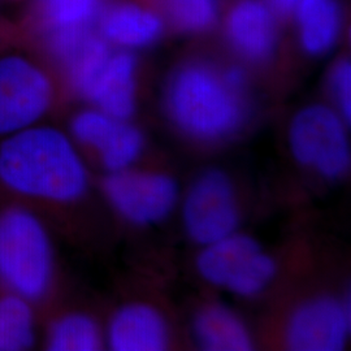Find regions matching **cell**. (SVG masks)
Segmentation results:
<instances>
[{
    "label": "cell",
    "instance_id": "obj_1",
    "mask_svg": "<svg viewBox=\"0 0 351 351\" xmlns=\"http://www.w3.org/2000/svg\"><path fill=\"white\" fill-rule=\"evenodd\" d=\"M164 108L189 138L206 143L230 138L249 119L246 75L234 65L191 59L169 75Z\"/></svg>",
    "mask_w": 351,
    "mask_h": 351
},
{
    "label": "cell",
    "instance_id": "obj_2",
    "mask_svg": "<svg viewBox=\"0 0 351 351\" xmlns=\"http://www.w3.org/2000/svg\"><path fill=\"white\" fill-rule=\"evenodd\" d=\"M75 141L51 126H29L0 143V182L26 198L73 203L88 189Z\"/></svg>",
    "mask_w": 351,
    "mask_h": 351
},
{
    "label": "cell",
    "instance_id": "obj_3",
    "mask_svg": "<svg viewBox=\"0 0 351 351\" xmlns=\"http://www.w3.org/2000/svg\"><path fill=\"white\" fill-rule=\"evenodd\" d=\"M53 249L37 215L11 207L0 213V282L26 301L43 298L52 285Z\"/></svg>",
    "mask_w": 351,
    "mask_h": 351
},
{
    "label": "cell",
    "instance_id": "obj_4",
    "mask_svg": "<svg viewBox=\"0 0 351 351\" xmlns=\"http://www.w3.org/2000/svg\"><path fill=\"white\" fill-rule=\"evenodd\" d=\"M348 123L335 108L307 106L289 126V149L294 160L316 176L336 181L350 169Z\"/></svg>",
    "mask_w": 351,
    "mask_h": 351
},
{
    "label": "cell",
    "instance_id": "obj_5",
    "mask_svg": "<svg viewBox=\"0 0 351 351\" xmlns=\"http://www.w3.org/2000/svg\"><path fill=\"white\" fill-rule=\"evenodd\" d=\"M197 269L208 284L243 298L263 293L277 274L275 259L262 245L237 232L203 246Z\"/></svg>",
    "mask_w": 351,
    "mask_h": 351
},
{
    "label": "cell",
    "instance_id": "obj_6",
    "mask_svg": "<svg viewBox=\"0 0 351 351\" xmlns=\"http://www.w3.org/2000/svg\"><path fill=\"white\" fill-rule=\"evenodd\" d=\"M182 223L190 239L202 246L237 232L239 199L224 171L207 169L193 181L182 199Z\"/></svg>",
    "mask_w": 351,
    "mask_h": 351
},
{
    "label": "cell",
    "instance_id": "obj_7",
    "mask_svg": "<svg viewBox=\"0 0 351 351\" xmlns=\"http://www.w3.org/2000/svg\"><path fill=\"white\" fill-rule=\"evenodd\" d=\"M103 193L116 213L139 226L162 223L180 201V189L173 177L133 167L108 173Z\"/></svg>",
    "mask_w": 351,
    "mask_h": 351
},
{
    "label": "cell",
    "instance_id": "obj_8",
    "mask_svg": "<svg viewBox=\"0 0 351 351\" xmlns=\"http://www.w3.org/2000/svg\"><path fill=\"white\" fill-rule=\"evenodd\" d=\"M52 97L50 78L37 65L20 56L0 59V138L36 125Z\"/></svg>",
    "mask_w": 351,
    "mask_h": 351
},
{
    "label": "cell",
    "instance_id": "obj_9",
    "mask_svg": "<svg viewBox=\"0 0 351 351\" xmlns=\"http://www.w3.org/2000/svg\"><path fill=\"white\" fill-rule=\"evenodd\" d=\"M71 133L77 143L97 154L108 173L132 168L145 150V137L137 126L98 108L77 113Z\"/></svg>",
    "mask_w": 351,
    "mask_h": 351
},
{
    "label": "cell",
    "instance_id": "obj_10",
    "mask_svg": "<svg viewBox=\"0 0 351 351\" xmlns=\"http://www.w3.org/2000/svg\"><path fill=\"white\" fill-rule=\"evenodd\" d=\"M349 302L323 295L304 302L289 319L285 341L290 350H343L350 336Z\"/></svg>",
    "mask_w": 351,
    "mask_h": 351
},
{
    "label": "cell",
    "instance_id": "obj_11",
    "mask_svg": "<svg viewBox=\"0 0 351 351\" xmlns=\"http://www.w3.org/2000/svg\"><path fill=\"white\" fill-rule=\"evenodd\" d=\"M226 36L232 50L245 62L265 63L277 46L272 11L261 0H236L226 16Z\"/></svg>",
    "mask_w": 351,
    "mask_h": 351
},
{
    "label": "cell",
    "instance_id": "obj_12",
    "mask_svg": "<svg viewBox=\"0 0 351 351\" xmlns=\"http://www.w3.org/2000/svg\"><path fill=\"white\" fill-rule=\"evenodd\" d=\"M104 341L114 351H163L169 346L171 330L158 308L129 303L112 315Z\"/></svg>",
    "mask_w": 351,
    "mask_h": 351
},
{
    "label": "cell",
    "instance_id": "obj_13",
    "mask_svg": "<svg viewBox=\"0 0 351 351\" xmlns=\"http://www.w3.org/2000/svg\"><path fill=\"white\" fill-rule=\"evenodd\" d=\"M103 112L129 120L137 106V60L129 52L111 53L86 95Z\"/></svg>",
    "mask_w": 351,
    "mask_h": 351
},
{
    "label": "cell",
    "instance_id": "obj_14",
    "mask_svg": "<svg viewBox=\"0 0 351 351\" xmlns=\"http://www.w3.org/2000/svg\"><path fill=\"white\" fill-rule=\"evenodd\" d=\"M103 37L126 49H142L163 34V20L150 8L134 3H119L103 13Z\"/></svg>",
    "mask_w": 351,
    "mask_h": 351
},
{
    "label": "cell",
    "instance_id": "obj_15",
    "mask_svg": "<svg viewBox=\"0 0 351 351\" xmlns=\"http://www.w3.org/2000/svg\"><path fill=\"white\" fill-rule=\"evenodd\" d=\"M193 335L203 350L247 351L254 349L250 329L233 310L208 304L193 322Z\"/></svg>",
    "mask_w": 351,
    "mask_h": 351
},
{
    "label": "cell",
    "instance_id": "obj_16",
    "mask_svg": "<svg viewBox=\"0 0 351 351\" xmlns=\"http://www.w3.org/2000/svg\"><path fill=\"white\" fill-rule=\"evenodd\" d=\"M295 10L302 49L313 56L326 55L339 39V3L336 0H298Z\"/></svg>",
    "mask_w": 351,
    "mask_h": 351
},
{
    "label": "cell",
    "instance_id": "obj_17",
    "mask_svg": "<svg viewBox=\"0 0 351 351\" xmlns=\"http://www.w3.org/2000/svg\"><path fill=\"white\" fill-rule=\"evenodd\" d=\"M101 326L90 315L72 313L55 320L47 335L52 351H97L104 343Z\"/></svg>",
    "mask_w": 351,
    "mask_h": 351
},
{
    "label": "cell",
    "instance_id": "obj_18",
    "mask_svg": "<svg viewBox=\"0 0 351 351\" xmlns=\"http://www.w3.org/2000/svg\"><path fill=\"white\" fill-rule=\"evenodd\" d=\"M36 339L34 314L30 302L7 294L0 298V351L30 349Z\"/></svg>",
    "mask_w": 351,
    "mask_h": 351
},
{
    "label": "cell",
    "instance_id": "obj_19",
    "mask_svg": "<svg viewBox=\"0 0 351 351\" xmlns=\"http://www.w3.org/2000/svg\"><path fill=\"white\" fill-rule=\"evenodd\" d=\"M169 24L182 33L210 30L217 19L219 0H155Z\"/></svg>",
    "mask_w": 351,
    "mask_h": 351
},
{
    "label": "cell",
    "instance_id": "obj_20",
    "mask_svg": "<svg viewBox=\"0 0 351 351\" xmlns=\"http://www.w3.org/2000/svg\"><path fill=\"white\" fill-rule=\"evenodd\" d=\"M99 8V0H42L51 33L88 29Z\"/></svg>",
    "mask_w": 351,
    "mask_h": 351
},
{
    "label": "cell",
    "instance_id": "obj_21",
    "mask_svg": "<svg viewBox=\"0 0 351 351\" xmlns=\"http://www.w3.org/2000/svg\"><path fill=\"white\" fill-rule=\"evenodd\" d=\"M328 91L335 110L349 124L351 117V65L349 59L342 58L333 64L328 75Z\"/></svg>",
    "mask_w": 351,
    "mask_h": 351
},
{
    "label": "cell",
    "instance_id": "obj_22",
    "mask_svg": "<svg viewBox=\"0 0 351 351\" xmlns=\"http://www.w3.org/2000/svg\"><path fill=\"white\" fill-rule=\"evenodd\" d=\"M297 1L298 0H268L271 8L281 16H287L295 8Z\"/></svg>",
    "mask_w": 351,
    "mask_h": 351
}]
</instances>
